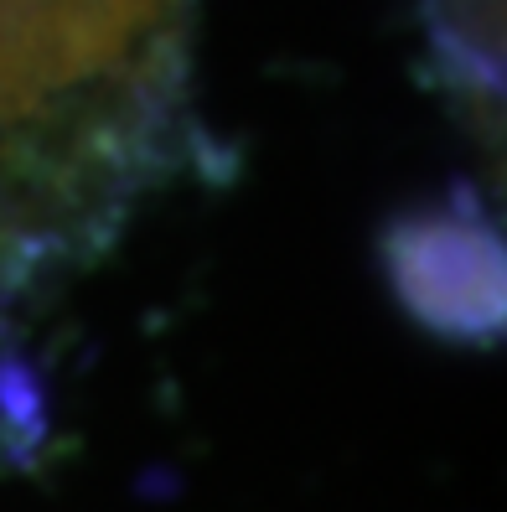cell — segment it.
Returning <instances> with one entry per match:
<instances>
[{
  "label": "cell",
  "mask_w": 507,
  "mask_h": 512,
  "mask_svg": "<svg viewBox=\"0 0 507 512\" xmlns=\"http://www.w3.org/2000/svg\"><path fill=\"white\" fill-rule=\"evenodd\" d=\"M383 264L399 300L425 326L471 342L502 331V244L466 192L399 218L383 238Z\"/></svg>",
  "instance_id": "6da1fadb"
}]
</instances>
